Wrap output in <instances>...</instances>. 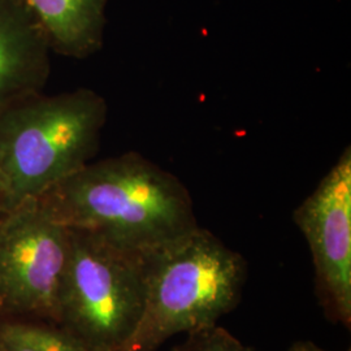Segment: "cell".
<instances>
[{"mask_svg": "<svg viewBox=\"0 0 351 351\" xmlns=\"http://www.w3.org/2000/svg\"><path fill=\"white\" fill-rule=\"evenodd\" d=\"M63 226L150 251L199 226L188 188L136 151L91 162L39 198Z\"/></svg>", "mask_w": 351, "mask_h": 351, "instance_id": "cell-1", "label": "cell"}, {"mask_svg": "<svg viewBox=\"0 0 351 351\" xmlns=\"http://www.w3.org/2000/svg\"><path fill=\"white\" fill-rule=\"evenodd\" d=\"M107 119L106 98L88 88L0 107V213L43 197L91 163Z\"/></svg>", "mask_w": 351, "mask_h": 351, "instance_id": "cell-2", "label": "cell"}, {"mask_svg": "<svg viewBox=\"0 0 351 351\" xmlns=\"http://www.w3.org/2000/svg\"><path fill=\"white\" fill-rule=\"evenodd\" d=\"M246 278L245 258L201 226L149 251L145 310L124 351H156L217 324L239 306Z\"/></svg>", "mask_w": 351, "mask_h": 351, "instance_id": "cell-3", "label": "cell"}, {"mask_svg": "<svg viewBox=\"0 0 351 351\" xmlns=\"http://www.w3.org/2000/svg\"><path fill=\"white\" fill-rule=\"evenodd\" d=\"M147 281L149 251L69 228L56 326L85 351H124L143 314Z\"/></svg>", "mask_w": 351, "mask_h": 351, "instance_id": "cell-4", "label": "cell"}, {"mask_svg": "<svg viewBox=\"0 0 351 351\" xmlns=\"http://www.w3.org/2000/svg\"><path fill=\"white\" fill-rule=\"evenodd\" d=\"M68 252L69 228L39 198L1 211L0 317L56 324Z\"/></svg>", "mask_w": 351, "mask_h": 351, "instance_id": "cell-5", "label": "cell"}, {"mask_svg": "<svg viewBox=\"0 0 351 351\" xmlns=\"http://www.w3.org/2000/svg\"><path fill=\"white\" fill-rule=\"evenodd\" d=\"M311 251L315 294L326 319L351 328V149L293 213Z\"/></svg>", "mask_w": 351, "mask_h": 351, "instance_id": "cell-6", "label": "cell"}, {"mask_svg": "<svg viewBox=\"0 0 351 351\" xmlns=\"http://www.w3.org/2000/svg\"><path fill=\"white\" fill-rule=\"evenodd\" d=\"M51 55L24 0H0V107L45 90Z\"/></svg>", "mask_w": 351, "mask_h": 351, "instance_id": "cell-7", "label": "cell"}, {"mask_svg": "<svg viewBox=\"0 0 351 351\" xmlns=\"http://www.w3.org/2000/svg\"><path fill=\"white\" fill-rule=\"evenodd\" d=\"M110 0H24L52 53L88 59L104 43Z\"/></svg>", "mask_w": 351, "mask_h": 351, "instance_id": "cell-8", "label": "cell"}, {"mask_svg": "<svg viewBox=\"0 0 351 351\" xmlns=\"http://www.w3.org/2000/svg\"><path fill=\"white\" fill-rule=\"evenodd\" d=\"M0 351H85V349L53 323L0 317Z\"/></svg>", "mask_w": 351, "mask_h": 351, "instance_id": "cell-9", "label": "cell"}, {"mask_svg": "<svg viewBox=\"0 0 351 351\" xmlns=\"http://www.w3.org/2000/svg\"><path fill=\"white\" fill-rule=\"evenodd\" d=\"M171 351H255L245 345L226 328L215 324L186 333L184 342L177 343Z\"/></svg>", "mask_w": 351, "mask_h": 351, "instance_id": "cell-10", "label": "cell"}, {"mask_svg": "<svg viewBox=\"0 0 351 351\" xmlns=\"http://www.w3.org/2000/svg\"><path fill=\"white\" fill-rule=\"evenodd\" d=\"M288 351H329L320 348L313 341H297L294 342ZM349 351V350H348Z\"/></svg>", "mask_w": 351, "mask_h": 351, "instance_id": "cell-11", "label": "cell"}]
</instances>
